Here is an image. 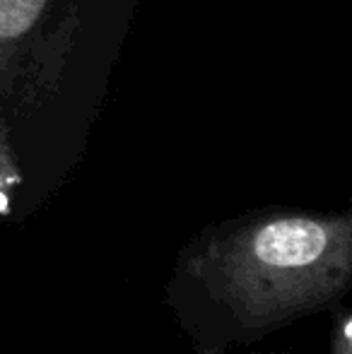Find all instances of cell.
Listing matches in <instances>:
<instances>
[{"instance_id":"cell-1","label":"cell","mask_w":352,"mask_h":354,"mask_svg":"<svg viewBox=\"0 0 352 354\" xmlns=\"http://www.w3.org/2000/svg\"><path fill=\"white\" fill-rule=\"evenodd\" d=\"M188 272L244 330H275L326 308L350 287L352 219H263L207 241Z\"/></svg>"},{"instance_id":"cell-2","label":"cell","mask_w":352,"mask_h":354,"mask_svg":"<svg viewBox=\"0 0 352 354\" xmlns=\"http://www.w3.org/2000/svg\"><path fill=\"white\" fill-rule=\"evenodd\" d=\"M51 0H0V89Z\"/></svg>"}]
</instances>
